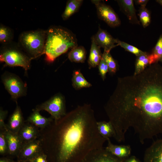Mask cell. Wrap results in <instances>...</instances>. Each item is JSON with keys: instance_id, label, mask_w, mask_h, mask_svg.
<instances>
[{"instance_id": "obj_20", "label": "cell", "mask_w": 162, "mask_h": 162, "mask_svg": "<svg viewBox=\"0 0 162 162\" xmlns=\"http://www.w3.org/2000/svg\"><path fill=\"white\" fill-rule=\"evenodd\" d=\"M99 47L92 38V44L88 62L89 68H95L98 66L102 57Z\"/></svg>"}, {"instance_id": "obj_5", "label": "cell", "mask_w": 162, "mask_h": 162, "mask_svg": "<svg viewBox=\"0 0 162 162\" xmlns=\"http://www.w3.org/2000/svg\"><path fill=\"white\" fill-rule=\"evenodd\" d=\"M32 59L17 48L5 47L0 51V61L10 67H21L26 71L30 68Z\"/></svg>"}, {"instance_id": "obj_8", "label": "cell", "mask_w": 162, "mask_h": 162, "mask_svg": "<svg viewBox=\"0 0 162 162\" xmlns=\"http://www.w3.org/2000/svg\"><path fill=\"white\" fill-rule=\"evenodd\" d=\"M91 1L95 4L98 17L100 19L112 28L120 26L121 22L119 17L110 6L100 0H92Z\"/></svg>"}, {"instance_id": "obj_10", "label": "cell", "mask_w": 162, "mask_h": 162, "mask_svg": "<svg viewBox=\"0 0 162 162\" xmlns=\"http://www.w3.org/2000/svg\"><path fill=\"white\" fill-rule=\"evenodd\" d=\"M92 38L99 47L104 49V51L110 52L112 49L118 46L117 39L114 38L106 31L100 27L96 34Z\"/></svg>"}, {"instance_id": "obj_19", "label": "cell", "mask_w": 162, "mask_h": 162, "mask_svg": "<svg viewBox=\"0 0 162 162\" xmlns=\"http://www.w3.org/2000/svg\"><path fill=\"white\" fill-rule=\"evenodd\" d=\"M40 111L36 108L34 109L27 121L39 129H42L49 125L54 119L52 117L46 118L42 116L40 113Z\"/></svg>"}, {"instance_id": "obj_36", "label": "cell", "mask_w": 162, "mask_h": 162, "mask_svg": "<svg viewBox=\"0 0 162 162\" xmlns=\"http://www.w3.org/2000/svg\"><path fill=\"white\" fill-rule=\"evenodd\" d=\"M0 162H13L11 161L6 158H1Z\"/></svg>"}, {"instance_id": "obj_9", "label": "cell", "mask_w": 162, "mask_h": 162, "mask_svg": "<svg viewBox=\"0 0 162 162\" xmlns=\"http://www.w3.org/2000/svg\"><path fill=\"white\" fill-rule=\"evenodd\" d=\"M126 159L118 158L102 147L92 151L80 162H125Z\"/></svg>"}, {"instance_id": "obj_24", "label": "cell", "mask_w": 162, "mask_h": 162, "mask_svg": "<svg viewBox=\"0 0 162 162\" xmlns=\"http://www.w3.org/2000/svg\"><path fill=\"white\" fill-rule=\"evenodd\" d=\"M83 1L82 0H69L67 1L65 10L62 17L63 20L68 19L76 13L81 6Z\"/></svg>"}, {"instance_id": "obj_17", "label": "cell", "mask_w": 162, "mask_h": 162, "mask_svg": "<svg viewBox=\"0 0 162 162\" xmlns=\"http://www.w3.org/2000/svg\"><path fill=\"white\" fill-rule=\"evenodd\" d=\"M106 149L114 155L119 158L126 159L130 156L131 149L129 145H116L112 143L108 139Z\"/></svg>"}, {"instance_id": "obj_33", "label": "cell", "mask_w": 162, "mask_h": 162, "mask_svg": "<svg viewBox=\"0 0 162 162\" xmlns=\"http://www.w3.org/2000/svg\"><path fill=\"white\" fill-rule=\"evenodd\" d=\"M8 112L7 110H0V131H4L7 128V125L4 123V120L7 116Z\"/></svg>"}, {"instance_id": "obj_26", "label": "cell", "mask_w": 162, "mask_h": 162, "mask_svg": "<svg viewBox=\"0 0 162 162\" xmlns=\"http://www.w3.org/2000/svg\"><path fill=\"white\" fill-rule=\"evenodd\" d=\"M138 15L140 21L144 28L148 26L151 22V16L150 11L146 7L140 6Z\"/></svg>"}, {"instance_id": "obj_31", "label": "cell", "mask_w": 162, "mask_h": 162, "mask_svg": "<svg viewBox=\"0 0 162 162\" xmlns=\"http://www.w3.org/2000/svg\"><path fill=\"white\" fill-rule=\"evenodd\" d=\"M8 153V146L4 132L0 131V153L4 154Z\"/></svg>"}, {"instance_id": "obj_2", "label": "cell", "mask_w": 162, "mask_h": 162, "mask_svg": "<svg viewBox=\"0 0 162 162\" xmlns=\"http://www.w3.org/2000/svg\"><path fill=\"white\" fill-rule=\"evenodd\" d=\"M94 111L89 104L78 106L46 128L38 139L47 158L56 162L80 161L92 151L102 148L107 140L99 134Z\"/></svg>"}, {"instance_id": "obj_25", "label": "cell", "mask_w": 162, "mask_h": 162, "mask_svg": "<svg viewBox=\"0 0 162 162\" xmlns=\"http://www.w3.org/2000/svg\"><path fill=\"white\" fill-rule=\"evenodd\" d=\"M13 33L11 29L2 24L0 26V42L1 43L7 44L9 43L13 39Z\"/></svg>"}, {"instance_id": "obj_3", "label": "cell", "mask_w": 162, "mask_h": 162, "mask_svg": "<svg viewBox=\"0 0 162 162\" xmlns=\"http://www.w3.org/2000/svg\"><path fill=\"white\" fill-rule=\"evenodd\" d=\"M77 46L74 34L68 30L58 26H51L46 31L44 53L45 59L52 62L70 49Z\"/></svg>"}, {"instance_id": "obj_14", "label": "cell", "mask_w": 162, "mask_h": 162, "mask_svg": "<svg viewBox=\"0 0 162 162\" xmlns=\"http://www.w3.org/2000/svg\"><path fill=\"white\" fill-rule=\"evenodd\" d=\"M116 1L119 7L120 10L126 16L130 23L133 24H140V22L136 16L134 1L118 0Z\"/></svg>"}, {"instance_id": "obj_37", "label": "cell", "mask_w": 162, "mask_h": 162, "mask_svg": "<svg viewBox=\"0 0 162 162\" xmlns=\"http://www.w3.org/2000/svg\"><path fill=\"white\" fill-rule=\"evenodd\" d=\"M156 2L162 6V0H156Z\"/></svg>"}, {"instance_id": "obj_32", "label": "cell", "mask_w": 162, "mask_h": 162, "mask_svg": "<svg viewBox=\"0 0 162 162\" xmlns=\"http://www.w3.org/2000/svg\"><path fill=\"white\" fill-rule=\"evenodd\" d=\"M26 160L29 162H49L47 155L42 150Z\"/></svg>"}, {"instance_id": "obj_30", "label": "cell", "mask_w": 162, "mask_h": 162, "mask_svg": "<svg viewBox=\"0 0 162 162\" xmlns=\"http://www.w3.org/2000/svg\"><path fill=\"white\" fill-rule=\"evenodd\" d=\"M98 66L100 75L103 80H104L106 78V74L109 71V68L103 56Z\"/></svg>"}, {"instance_id": "obj_18", "label": "cell", "mask_w": 162, "mask_h": 162, "mask_svg": "<svg viewBox=\"0 0 162 162\" xmlns=\"http://www.w3.org/2000/svg\"><path fill=\"white\" fill-rule=\"evenodd\" d=\"M156 63L152 55L145 52L143 54L136 56L135 63V70L134 75L137 74L143 71L148 66Z\"/></svg>"}, {"instance_id": "obj_22", "label": "cell", "mask_w": 162, "mask_h": 162, "mask_svg": "<svg viewBox=\"0 0 162 162\" xmlns=\"http://www.w3.org/2000/svg\"><path fill=\"white\" fill-rule=\"evenodd\" d=\"M86 50L83 46H77L71 49L68 57L71 62L83 63L86 59Z\"/></svg>"}, {"instance_id": "obj_29", "label": "cell", "mask_w": 162, "mask_h": 162, "mask_svg": "<svg viewBox=\"0 0 162 162\" xmlns=\"http://www.w3.org/2000/svg\"><path fill=\"white\" fill-rule=\"evenodd\" d=\"M116 43L118 46H120L125 50L133 54L136 56L142 55L145 52L136 46L121 41L117 39Z\"/></svg>"}, {"instance_id": "obj_11", "label": "cell", "mask_w": 162, "mask_h": 162, "mask_svg": "<svg viewBox=\"0 0 162 162\" xmlns=\"http://www.w3.org/2000/svg\"><path fill=\"white\" fill-rule=\"evenodd\" d=\"M18 134L23 146L27 142L38 139L40 135V130L26 120L24 121Z\"/></svg>"}, {"instance_id": "obj_13", "label": "cell", "mask_w": 162, "mask_h": 162, "mask_svg": "<svg viewBox=\"0 0 162 162\" xmlns=\"http://www.w3.org/2000/svg\"><path fill=\"white\" fill-rule=\"evenodd\" d=\"M143 162H162V139L154 141L146 149Z\"/></svg>"}, {"instance_id": "obj_1", "label": "cell", "mask_w": 162, "mask_h": 162, "mask_svg": "<svg viewBox=\"0 0 162 162\" xmlns=\"http://www.w3.org/2000/svg\"><path fill=\"white\" fill-rule=\"evenodd\" d=\"M104 108L118 142L125 140L130 128L142 144L162 134V66L156 63L137 74L118 78Z\"/></svg>"}, {"instance_id": "obj_23", "label": "cell", "mask_w": 162, "mask_h": 162, "mask_svg": "<svg viewBox=\"0 0 162 162\" xmlns=\"http://www.w3.org/2000/svg\"><path fill=\"white\" fill-rule=\"evenodd\" d=\"M72 85L76 90H78L84 88H88L92 86L84 77L80 70L73 71L72 78Z\"/></svg>"}, {"instance_id": "obj_7", "label": "cell", "mask_w": 162, "mask_h": 162, "mask_svg": "<svg viewBox=\"0 0 162 162\" xmlns=\"http://www.w3.org/2000/svg\"><path fill=\"white\" fill-rule=\"evenodd\" d=\"M35 108L40 111H46L55 121L59 119L67 113L65 98L62 95L59 93L37 106Z\"/></svg>"}, {"instance_id": "obj_12", "label": "cell", "mask_w": 162, "mask_h": 162, "mask_svg": "<svg viewBox=\"0 0 162 162\" xmlns=\"http://www.w3.org/2000/svg\"><path fill=\"white\" fill-rule=\"evenodd\" d=\"M41 150V143L38 138L23 145L17 156L19 160H26Z\"/></svg>"}, {"instance_id": "obj_28", "label": "cell", "mask_w": 162, "mask_h": 162, "mask_svg": "<svg viewBox=\"0 0 162 162\" xmlns=\"http://www.w3.org/2000/svg\"><path fill=\"white\" fill-rule=\"evenodd\" d=\"M102 56L108 66L109 71L111 74L115 73L117 69V64L110 52L104 51Z\"/></svg>"}, {"instance_id": "obj_15", "label": "cell", "mask_w": 162, "mask_h": 162, "mask_svg": "<svg viewBox=\"0 0 162 162\" xmlns=\"http://www.w3.org/2000/svg\"><path fill=\"white\" fill-rule=\"evenodd\" d=\"M8 146V153L17 155L23 144L18 134L13 133L7 127L4 131Z\"/></svg>"}, {"instance_id": "obj_34", "label": "cell", "mask_w": 162, "mask_h": 162, "mask_svg": "<svg viewBox=\"0 0 162 162\" xmlns=\"http://www.w3.org/2000/svg\"><path fill=\"white\" fill-rule=\"evenodd\" d=\"M148 1V0H135L134 2L136 4L139 5L142 7H146Z\"/></svg>"}, {"instance_id": "obj_27", "label": "cell", "mask_w": 162, "mask_h": 162, "mask_svg": "<svg viewBox=\"0 0 162 162\" xmlns=\"http://www.w3.org/2000/svg\"><path fill=\"white\" fill-rule=\"evenodd\" d=\"M151 53L156 63L159 62L162 63V34L160 35Z\"/></svg>"}, {"instance_id": "obj_16", "label": "cell", "mask_w": 162, "mask_h": 162, "mask_svg": "<svg viewBox=\"0 0 162 162\" xmlns=\"http://www.w3.org/2000/svg\"><path fill=\"white\" fill-rule=\"evenodd\" d=\"M24 122L21 108L16 102V108L10 116L8 123L6 124L7 127L12 132L18 134Z\"/></svg>"}, {"instance_id": "obj_35", "label": "cell", "mask_w": 162, "mask_h": 162, "mask_svg": "<svg viewBox=\"0 0 162 162\" xmlns=\"http://www.w3.org/2000/svg\"><path fill=\"white\" fill-rule=\"evenodd\" d=\"M125 162H140L136 157L134 156L129 157L127 158Z\"/></svg>"}, {"instance_id": "obj_21", "label": "cell", "mask_w": 162, "mask_h": 162, "mask_svg": "<svg viewBox=\"0 0 162 162\" xmlns=\"http://www.w3.org/2000/svg\"><path fill=\"white\" fill-rule=\"evenodd\" d=\"M97 125L99 134L107 140L111 137L114 138L115 134L114 128L110 122H97Z\"/></svg>"}, {"instance_id": "obj_6", "label": "cell", "mask_w": 162, "mask_h": 162, "mask_svg": "<svg viewBox=\"0 0 162 162\" xmlns=\"http://www.w3.org/2000/svg\"><path fill=\"white\" fill-rule=\"evenodd\" d=\"M1 79L12 99L16 102L19 98L26 95L27 85L18 76L13 73L5 72L2 75Z\"/></svg>"}, {"instance_id": "obj_4", "label": "cell", "mask_w": 162, "mask_h": 162, "mask_svg": "<svg viewBox=\"0 0 162 162\" xmlns=\"http://www.w3.org/2000/svg\"><path fill=\"white\" fill-rule=\"evenodd\" d=\"M46 31L37 30L22 32L19 38L20 46L32 59L44 54Z\"/></svg>"}, {"instance_id": "obj_38", "label": "cell", "mask_w": 162, "mask_h": 162, "mask_svg": "<svg viewBox=\"0 0 162 162\" xmlns=\"http://www.w3.org/2000/svg\"><path fill=\"white\" fill-rule=\"evenodd\" d=\"M19 162H29L27 160H19Z\"/></svg>"}]
</instances>
